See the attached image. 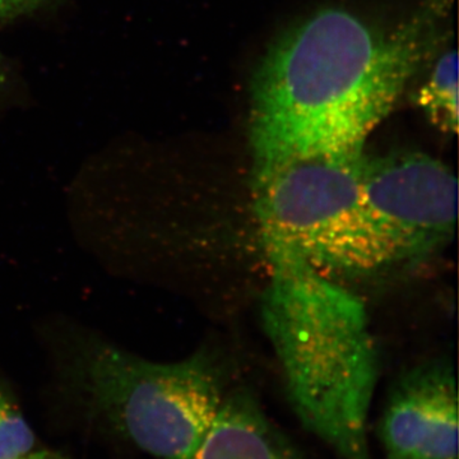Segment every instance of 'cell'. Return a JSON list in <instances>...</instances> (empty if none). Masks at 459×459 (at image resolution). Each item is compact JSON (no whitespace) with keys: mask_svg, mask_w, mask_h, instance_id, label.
Segmentation results:
<instances>
[{"mask_svg":"<svg viewBox=\"0 0 459 459\" xmlns=\"http://www.w3.org/2000/svg\"><path fill=\"white\" fill-rule=\"evenodd\" d=\"M192 459H307L252 395L225 397L212 428Z\"/></svg>","mask_w":459,"mask_h":459,"instance_id":"cell-7","label":"cell"},{"mask_svg":"<svg viewBox=\"0 0 459 459\" xmlns=\"http://www.w3.org/2000/svg\"><path fill=\"white\" fill-rule=\"evenodd\" d=\"M448 4L428 0L392 31L328 8L283 32L252 81L255 166L364 150L433 53Z\"/></svg>","mask_w":459,"mask_h":459,"instance_id":"cell-1","label":"cell"},{"mask_svg":"<svg viewBox=\"0 0 459 459\" xmlns=\"http://www.w3.org/2000/svg\"><path fill=\"white\" fill-rule=\"evenodd\" d=\"M457 178L424 153L365 155V210L394 264L419 261L448 243L457 225Z\"/></svg>","mask_w":459,"mask_h":459,"instance_id":"cell-5","label":"cell"},{"mask_svg":"<svg viewBox=\"0 0 459 459\" xmlns=\"http://www.w3.org/2000/svg\"><path fill=\"white\" fill-rule=\"evenodd\" d=\"M364 160V150H351L255 166L263 238L320 272L367 274L394 265L362 204Z\"/></svg>","mask_w":459,"mask_h":459,"instance_id":"cell-4","label":"cell"},{"mask_svg":"<svg viewBox=\"0 0 459 459\" xmlns=\"http://www.w3.org/2000/svg\"><path fill=\"white\" fill-rule=\"evenodd\" d=\"M385 459H458L457 383L446 365L402 377L379 425Z\"/></svg>","mask_w":459,"mask_h":459,"instance_id":"cell-6","label":"cell"},{"mask_svg":"<svg viewBox=\"0 0 459 459\" xmlns=\"http://www.w3.org/2000/svg\"><path fill=\"white\" fill-rule=\"evenodd\" d=\"M263 240L271 264L263 320L296 416L340 459H373L377 359L364 304L291 247Z\"/></svg>","mask_w":459,"mask_h":459,"instance_id":"cell-2","label":"cell"},{"mask_svg":"<svg viewBox=\"0 0 459 459\" xmlns=\"http://www.w3.org/2000/svg\"><path fill=\"white\" fill-rule=\"evenodd\" d=\"M51 0H0V20L29 16L50 4Z\"/></svg>","mask_w":459,"mask_h":459,"instance_id":"cell-10","label":"cell"},{"mask_svg":"<svg viewBox=\"0 0 459 459\" xmlns=\"http://www.w3.org/2000/svg\"><path fill=\"white\" fill-rule=\"evenodd\" d=\"M17 459H62L60 457H56V455H50V453L45 452H31L27 455H23V457Z\"/></svg>","mask_w":459,"mask_h":459,"instance_id":"cell-11","label":"cell"},{"mask_svg":"<svg viewBox=\"0 0 459 459\" xmlns=\"http://www.w3.org/2000/svg\"><path fill=\"white\" fill-rule=\"evenodd\" d=\"M416 102L435 126L446 133L458 131V56L446 51L437 60Z\"/></svg>","mask_w":459,"mask_h":459,"instance_id":"cell-8","label":"cell"},{"mask_svg":"<svg viewBox=\"0 0 459 459\" xmlns=\"http://www.w3.org/2000/svg\"><path fill=\"white\" fill-rule=\"evenodd\" d=\"M35 435L22 411L0 380V459H17L33 452Z\"/></svg>","mask_w":459,"mask_h":459,"instance_id":"cell-9","label":"cell"},{"mask_svg":"<svg viewBox=\"0 0 459 459\" xmlns=\"http://www.w3.org/2000/svg\"><path fill=\"white\" fill-rule=\"evenodd\" d=\"M4 81H5L4 63H3L2 56H0V89H2L3 84H4Z\"/></svg>","mask_w":459,"mask_h":459,"instance_id":"cell-12","label":"cell"},{"mask_svg":"<svg viewBox=\"0 0 459 459\" xmlns=\"http://www.w3.org/2000/svg\"><path fill=\"white\" fill-rule=\"evenodd\" d=\"M39 337L57 380L126 439L159 459L195 457L225 400L213 359L147 360L66 316Z\"/></svg>","mask_w":459,"mask_h":459,"instance_id":"cell-3","label":"cell"}]
</instances>
